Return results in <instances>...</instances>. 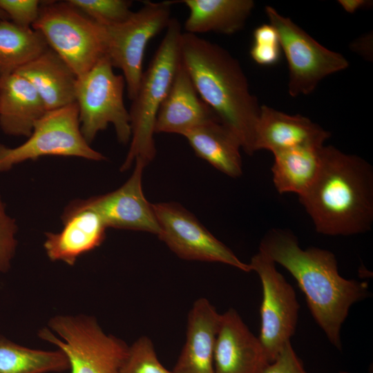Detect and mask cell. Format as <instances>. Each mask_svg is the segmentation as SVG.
<instances>
[{
    "instance_id": "6da1fadb",
    "label": "cell",
    "mask_w": 373,
    "mask_h": 373,
    "mask_svg": "<svg viewBox=\"0 0 373 373\" xmlns=\"http://www.w3.org/2000/svg\"><path fill=\"white\" fill-rule=\"evenodd\" d=\"M259 251L295 278L315 321L329 342L341 350L342 325L350 307L370 296L367 283L345 278L332 252L316 247L303 249L297 237L287 230L268 231Z\"/></svg>"
},
{
    "instance_id": "7a4b0ae2",
    "label": "cell",
    "mask_w": 373,
    "mask_h": 373,
    "mask_svg": "<svg viewBox=\"0 0 373 373\" xmlns=\"http://www.w3.org/2000/svg\"><path fill=\"white\" fill-rule=\"evenodd\" d=\"M298 199L318 233H366L373 223V168L358 155L324 145L318 174Z\"/></svg>"
},
{
    "instance_id": "3957f363",
    "label": "cell",
    "mask_w": 373,
    "mask_h": 373,
    "mask_svg": "<svg viewBox=\"0 0 373 373\" xmlns=\"http://www.w3.org/2000/svg\"><path fill=\"white\" fill-rule=\"evenodd\" d=\"M180 50L200 98L236 137L241 149L252 155L260 106L238 59L220 46L186 32L182 34Z\"/></svg>"
},
{
    "instance_id": "277c9868",
    "label": "cell",
    "mask_w": 373,
    "mask_h": 373,
    "mask_svg": "<svg viewBox=\"0 0 373 373\" xmlns=\"http://www.w3.org/2000/svg\"><path fill=\"white\" fill-rule=\"evenodd\" d=\"M166 32L147 69L128 111L131 145L120 171H127L137 160L148 165L156 154L154 127L160 108L168 93L180 61L181 26L175 18Z\"/></svg>"
},
{
    "instance_id": "5b68a950",
    "label": "cell",
    "mask_w": 373,
    "mask_h": 373,
    "mask_svg": "<svg viewBox=\"0 0 373 373\" xmlns=\"http://www.w3.org/2000/svg\"><path fill=\"white\" fill-rule=\"evenodd\" d=\"M38 336L66 355L70 373H121L129 346L82 314L53 316Z\"/></svg>"
},
{
    "instance_id": "8992f818",
    "label": "cell",
    "mask_w": 373,
    "mask_h": 373,
    "mask_svg": "<svg viewBox=\"0 0 373 373\" xmlns=\"http://www.w3.org/2000/svg\"><path fill=\"white\" fill-rule=\"evenodd\" d=\"M32 28L82 76L106 55L105 28L66 1H44Z\"/></svg>"
},
{
    "instance_id": "52a82bcc",
    "label": "cell",
    "mask_w": 373,
    "mask_h": 373,
    "mask_svg": "<svg viewBox=\"0 0 373 373\" xmlns=\"http://www.w3.org/2000/svg\"><path fill=\"white\" fill-rule=\"evenodd\" d=\"M125 86L123 75L114 73L106 55L77 77L75 102L81 132L89 144L110 124L114 126L120 143L126 144L131 140L130 115L124 102Z\"/></svg>"
},
{
    "instance_id": "ba28073f",
    "label": "cell",
    "mask_w": 373,
    "mask_h": 373,
    "mask_svg": "<svg viewBox=\"0 0 373 373\" xmlns=\"http://www.w3.org/2000/svg\"><path fill=\"white\" fill-rule=\"evenodd\" d=\"M46 155L79 157L95 161L106 159L84 137L76 102L47 111L36 122L32 133L22 144L10 148L0 144V172Z\"/></svg>"
},
{
    "instance_id": "9c48e42d",
    "label": "cell",
    "mask_w": 373,
    "mask_h": 373,
    "mask_svg": "<svg viewBox=\"0 0 373 373\" xmlns=\"http://www.w3.org/2000/svg\"><path fill=\"white\" fill-rule=\"evenodd\" d=\"M265 12L278 33L280 48L288 64L290 96L312 93L324 78L349 66L343 55L322 46L273 7L266 6Z\"/></svg>"
},
{
    "instance_id": "30bf717a",
    "label": "cell",
    "mask_w": 373,
    "mask_h": 373,
    "mask_svg": "<svg viewBox=\"0 0 373 373\" xmlns=\"http://www.w3.org/2000/svg\"><path fill=\"white\" fill-rule=\"evenodd\" d=\"M171 1H146L125 21L104 26L106 35V56L113 68L122 71L128 97L137 95L142 77L143 60L150 40L171 20Z\"/></svg>"
},
{
    "instance_id": "8fae6325",
    "label": "cell",
    "mask_w": 373,
    "mask_h": 373,
    "mask_svg": "<svg viewBox=\"0 0 373 373\" xmlns=\"http://www.w3.org/2000/svg\"><path fill=\"white\" fill-rule=\"evenodd\" d=\"M249 264L262 284L261 325L258 338L271 363L294 336L300 305L294 288L265 254L258 251Z\"/></svg>"
},
{
    "instance_id": "7c38bea8",
    "label": "cell",
    "mask_w": 373,
    "mask_h": 373,
    "mask_svg": "<svg viewBox=\"0 0 373 373\" xmlns=\"http://www.w3.org/2000/svg\"><path fill=\"white\" fill-rule=\"evenodd\" d=\"M153 207L159 226L157 236L179 258L220 262L251 271L249 264L241 261L181 204L159 202Z\"/></svg>"
},
{
    "instance_id": "4fadbf2b",
    "label": "cell",
    "mask_w": 373,
    "mask_h": 373,
    "mask_svg": "<svg viewBox=\"0 0 373 373\" xmlns=\"http://www.w3.org/2000/svg\"><path fill=\"white\" fill-rule=\"evenodd\" d=\"M133 173L117 189L86 200H78L84 207L96 212L106 227L140 231L157 235L159 226L153 207L142 189V173L146 166L135 162Z\"/></svg>"
},
{
    "instance_id": "5bb4252c",
    "label": "cell",
    "mask_w": 373,
    "mask_h": 373,
    "mask_svg": "<svg viewBox=\"0 0 373 373\" xmlns=\"http://www.w3.org/2000/svg\"><path fill=\"white\" fill-rule=\"evenodd\" d=\"M269 363L258 336L238 312L230 308L220 314L214 345V372L263 373Z\"/></svg>"
},
{
    "instance_id": "9a60e30c",
    "label": "cell",
    "mask_w": 373,
    "mask_h": 373,
    "mask_svg": "<svg viewBox=\"0 0 373 373\" xmlns=\"http://www.w3.org/2000/svg\"><path fill=\"white\" fill-rule=\"evenodd\" d=\"M63 228L58 233H46L44 247L52 261L74 265L81 256L99 247L106 238V226L94 211L77 200L64 209Z\"/></svg>"
},
{
    "instance_id": "2e32d148",
    "label": "cell",
    "mask_w": 373,
    "mask_h": 373,
    "mask_svg": "<svg viewBox=\"0 0 373 373\" xmlns=\"http://www.w3.org/2000/svg\"><path fill=\"white\" fill-rule=\"evenodd\" d=\"M214 119H219L199 96L180 59L171 87L158 111L155 133L183 135Z\"/></svg>"
},
{
    "instance_id": "e0dca14e",
    "label": "cell",
    "mask_w": 373,
    "mask_h": 373,
    "mask_svg": "<svg viewBox=\"0 0 373 373\" xmlns=\"http://www.w3.org/2000/svg\"><path fill=\"white\" fill-rule=\"evenodd\" d=\"M330 133L309 118L289 115L267 105L260 106L256 127V151L274 153L303 146H323Z\"/></svg>"
},
{
    "instance_id": "ac0fdd59",
    "label": "cell",
    "mask_w": 373,
    "mask_h": 373,
    "mask_svg": "<svg viewBox=\"0 0 373 373\" xmlns=\"http://www.w3.org/2000/svg\"><path fill=\"white\" fill-rule=\"evenodd\" d=\"M220 314L205 298L197 299L187 317L184 344L173 373H215L213 353Z\"/></svg>"
},
{
    "instance_id": "d6986e66",
    "label": "cell",
    "mask_w": 373,
    "mask_h": 373,
    "mask_svg": "<svg viewBox=\"0 0 373 373\" xmlns=\"http://www.w3.org/2000/svg\"><path fill=\"white\" fill-rule=\"evenodd\" d=\"M46 111L33 86L21 75L0 77V128L5 134L28 137Z\"/></svg>"
},
{
    "instance_id": "ffe728a7",
    "label": "cell",
    "mask_w": 373,
    "mask_h": 373,
    "mask_svg": "<svg viewBox=\"0 0 373 373\" xmlns=\"http://www.w3.org/2000/svg\"><path fill=\"white\" fill-rule=\"evenodd\" d=\"M16 72L33 86L46 111L60 108L75 102L77 76L50 47Z\"/></svg>"
},
{
    "instance_id": "44dd1931",
    "label": "cell",
    "mask_w": 373,
    "mask_h": 373,
    "mask_svg": "<svg viewBox=\"0 0 373 373\" xmlns=\"http://www.w3.org/2000/svg\"><path fill=\"white\" fill-rule=\"evenodd\" d=\"M189 10L185 32L232 35L244 27L255 3L252 0H183Z\"/></svg>"
},
{
    "instance_id": "7402d4cb",
    "label": "cell",
    "mask_w": 373,
    "mask_h": 373,
    "mask_svg": "<svg viewBox=\"0 0 373 373\" xmlns=\"http://www.w3.org/2000/svg\"><path fill=\"white\" fill-rule=\"evenodd\" d=\"M195 153L218 171L232 178L242 175L241 145L219 119H214L183 135Z\"/></svg>"
},
{
    "instance_id": "603a6c76",
    "label": "cell",
    "mask_w": 373,
    "mask_h": 373,
    "mask_svg": "<svg viewBox=\"0 0 373 373\" xmlns=\"http://www.w3.org/2000/svg\"><path fill=\"white\" fill-rule=\"evenodd\" d=\"M323 146H303L274 153L271 173L279 193L300 196L310 187L320 171Z\"/></svg>"
},
{
    "instance_id": "cb8c5ba5",
    "label": "cell",
    "mask_w": 373,
    "mask_h": 373,
    "mask_svg": "<svg viewBox=\"0 0 373 373\" xmlns=\"http://www.w3.org/2000/svg\"><path fill=\"white\" fill-rule=\"evenodd\" d=\"M48 48L38 31L0 20V77L16 72Z\"/></svg>"
},
{
    "instance_id": "d4e9b609",
    "label": "cell",
    "mask_w": 373,
    "mask_h": 373,
    "mask_svg": "<svg viewBox=\"0 0 373 373\" xmlns=\"http://www.w3.org/2000/svg\"><path fill=\"white\" fill-rule=\"evenodd\" d=\"M68 370V359L61 350L30 348L0 334V373H49Z\"/></svg>"
},
{
    "instance_id": "484cf974",
    "label": "cell",
    "mask_w": 373,
    "mask_h": 373,
    "mask_svg": "<svg viewBox=\"0 0 373 373\" xmlns=\"http://www.w3.org/2000/svg\"><path fill=\"white\" fill-rule=\"evenodd\" d=\"M67 2L104 26L121 23L133 12L130 9L132 1L127 0H68Z\"/></svg>"
},
{
    "instance_id": "4316f807",
    "label": "cell",
    "mask_w": 373,
    "mask_h": 373,
    "mask_svg": "<svg viewBox=\"0 0 373 373\" xmlns=\"http://www.w3.org/2000/svg\"><path fill=\"white\" fill-rule=\"evenodd\" d=\"M121 373H173L159 361L152 341L146 336L128 346Z\"/></svg>"
},
{
    "instance_id": "83f0119b",
    "label": "cell",
    "mask_w": 373,
    "mask_h": 373,
    "mask_svg": "<svg viewBox=\"0 0 373 373\" xmlns=\"http://www.w3.org/2000/svg\"><path fill=\"white\" fill-rule=\"evenodd\" d=\"M18 228L15 220L6 211V207L0 196V273L9 271L16 252Z\"/></svg>"
},
{
    "instance_id": "f1b7e54d",
    "label": "cell",
    "mask_w": 373,
    "mask_h": 373,
    "mask_svg": "<svg viewBox=\"0 0 373 373\" xmlns=\"http://www.w3.org/2000/svg\"><path fill=\"white\" fill-rule=\"evenodd\" d=\"M42 2L39 0H0V8L15 24L32 28L39 17Z\"/></svg>"
},
{
    "instance_id": "f546056e",
    "label": "cell",
    "mask_w": 373,
    "mask_h": 373,
    "mask_svg": "<svg viewBox=\"0 0 373 373\" xmlns=\"http://www.w3.org/2000/svg\"><path fill=\"white\" fill-rule=\"evenodd\" d=\"M263 373H307L294 351L291 342L287 343L278 356Z\"/></svg>"
},
{
    "instance_id": "4dcf8cb0",
    "label": "cell",
    "mask_w": 373,
    "mask_h": 373,
    "mask_svg": "<svg viewBox=\"0 0 373 373\" xmlns=\"http://www.w3.org/2000/svg\"><path fill=\"white\" fill-rule=\"evenodd\" d=\"M280 44H265L253 43L250 49L252 59L258 64L271 66L277 64L280 58Z\"/></svg>"
},
{
    "instance_id": "1f68e13d",
    "label": "cell",
    "mask_w": 373,
    "mask_h": 373,
    "mask_svg": "<svg viewBox=\"0 0 373 373\" xmlns=\"http://www.w3.org/2000/svg\"><path fill=\"white\" fill-rule=\"evenodd\" d=\"M254 43L265 44H280L278 35L275 28L269 24L258 26L253 33Z\"/></svg>"
},
{
    "instance_id": "d6a6232c",
    "label": "cell",
    "mask_w": 373,
    "mask_h": 373,
    "mask_svg": "<svg viewBox=\"0 0 373 373\" xmlns=\"http://www.w3.org/2000/svg\"><path fill=\"white\" fill-rule=\"evenodd\" d=\"M366 46L370 48V35L361 37L352 44L353 50L358 52L365 57L370 58V48H367Z\"/></svg>"
},
{
    "instance_id": "836d02e7",
    "label": "cell",
    "mask_w": 373,
    "mask_h": 373,
    "mask_svg": "<svg viewBox=\"0 0 373 373\" xmlns=\"http://www.w3.org/2000/svg\"><path fill=\"white\" fill-rule=\"evenodd\" d=\"M338 2L347 12L350 14L370 5V1L365 0H339Z\"/></svg>"
},
{
    "instance_id": "e575fe53",
    "label": "cell",
    "mask_w": 373,
    "mask_h": 373,
    "mask_svg": "<svg viewBox=\"0 0 373 373\" xmlns=\"http://www.w3.org/2000/svg\"><path fill=\"white\" fill-rule=\"evenodd\" d=\"M8 19L7 15L0 8V20Z\"/></svg>"
}]
</instances>
